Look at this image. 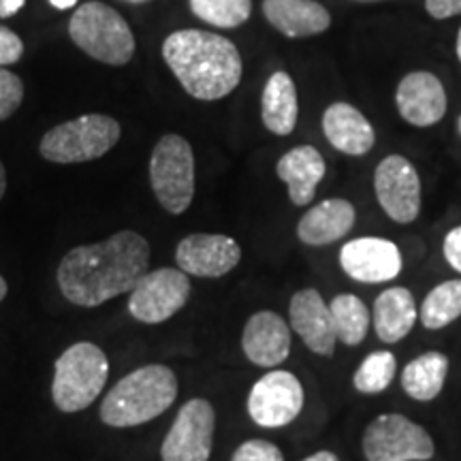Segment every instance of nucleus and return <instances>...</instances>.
I'll return each instance as SVG.
<instances>
[{"label": "nucleus", "instance_id": "aec40b11", "mask_svg": "<svg viewBox=\"0 0 461 461\" xmlns=\"http://www.w3.org/2000/svg\"><path fill=\"white\" fill-rule=\"evenodd\" d=\"M327 165L314 146H297L288 149L276 165V173L288 188V199L295 205L312 203L316 186L325 177Z\"/></svg>", "mask_w": 461, "mask_h": 461}, {"label": "nucleus", "instance_id": "7ed1b4c3", "mask_svg": "<svg viewBox=\"0 0 461 461\" xmlns=\"http://www.w3.org/2000/svg\"><path fill=\"white\" fill-rule=\"evenodd\" d=\"M177 397L171 367L152 363L120 380L101 403V420L109 428H135L157 419Z\"/></svg>", "mask_w": 461, "mask_h": 461}, {"label": "nucleus", "instance_id": "ddd939ff", "mask_svg": "<svg viewBox=\"0 0 461 461\" xmlns=\"http://www.w3.org/2000/svg\"><path fill=\"white\" fill-rule=\"evenodd\" d=\"M177 267L197 278H222L241 261V248L229 235L193 233L176 248Z\"/></svg>", "mask_w": 461, "mask_h": 461}, {"label": "nucleus", "instance_id": "9b49d317", "mask_svg": "<svg viewBox=\"0 0 461 461\" xmlns=\"http://www.w3.org/2000/svg\"><path fill=\"white\" fill-rule=\"evenodd\" d=\"M303 384L295 374L272 370L258 378L248 395V414L258 428L280 429L303 411Z\"/></svg>", "mask_w": 461, "mask_h": 461}, {"label": "nucleus", "instance_id": "473e14b6", "mask_svg": "<svg viewBox=\"0 0 461 461\" xmlns=\"http://www.w3.org/2000/svg\"><path fill=\"white\" fill-rule=\"evenodd\" d=\"M425 9L436 20L461 15V0H425Z\"/></svg>", "mask_w": 461, "mask_h": 461}, {"label": "nucleus", "instance_id": "a211bd4d", "mask_svg": "<svg viewBox=\"0 0 461 461\" xmlns=\"http://www.w3.org/2000/svg\"><path fill=\"white\" fill-rule=\"evenodd\" d=\"M322 131L331 146L348 157H366L376 143V132L366 115L342 101L325 109Z\"/></svg>", "mask_w": 461, "mask_h": 461}, {"label": "nucleus", "instance_id": "f704fd0d", "mask_svg": "<svg viewBox=\"0 0 461 461\" xmlns=\"http://www.w3.org/2000/svg\"><path fill=\"white\" fill-rule=\"evenodd\" d=\"M302 461H339V457H338L336 453H331V451H319V453L310 455V457H305Z\"/></svg>", "mask_w": 461, "mask_h": 461}, {"label": "nucleus", "instance_id": "20e7f679", "mask_svg": "<svg viewBox=\"0 0 461 461\" xmlns=\"http://www.w3.org/2000/svg\"><path fill=\"white\" fill-rule=\"evenodd\" d=\"M109 376V361L92 342H77L56 359L51 400L60 412H79L101 395Z\"/></svg>", "mask_w": 461, "mask_h": 461}, {"label": "nucleus", "instance_id": "f257e3e1", "mask_svg": "<svg viewBox=\"0 0 461 461\" xmlns=\"http://www.w3.org/2000/svg\"><path fill=\"white\" fill-rule=\"evenodd\" d=\"M149 265V244L135 230H118L99 244L68 250L58 267L62 295L82 308H96L131 293Z\"/></svg>", "mask_w": 461, "mask_h": 461}, {"label": "nucleus", "instance_id": "423d86ee", "mask_svg": "<svg viewBox=\"0 0 461 461\" xmlns=\"http://www.w3.org/2000/svg\"><path fill=\"white\" fill-rule=\"evenodd\" d=\"M120 140V124L112 115L88 113L58 124L43 135L39 152L50 163L73 165L96 160Z\"/></svg>", "mask_w": 461, "mask_h": 461}, {"label": "nucleus", "instance_id": "412c9836", "mask_svg": "<svg viewBox=\"0 0 461 461\" xmlns=\"http://www.w3.org/2000/svg\"><path fill=\"white\" fill-rule=\"evenodd\" d=\"M263 14L276 31L291 39L314 37L331 26V15L314 0H263Z\"/></svg>", "mask_w": 461, "mask_h": 461}, {"label": "nucleus", "instance_id": "a19ab883", "mask_svg": "<svg viewBox=\"0 0 461 461\" xmlns=\"http://www.w3.org/2000/svg\"><path fill=\"white\" fill-rule=\"evenodd\" d=\"M459 129H461V120H459Z\"/></svg>", "mask_w": 461, "mask_h": 461}, {"label": "nucleus", "instance_id": "9d476101", "mask_svg": "<svg viewBox=\"0 0 461 461\" xmlns=\"http://www.w3.org/2000/svg\"><path fill=\"white\" fill-rule=\"evenodd\" d=\"M216 411L203 397H193L177 411L167 431L160 459L163 461H210L214 447Z\"/></svg>", "mask_w": 461, "mask_h": 461}, {"label": "nucleus", "instance_id": "f3484780", "mask_svg": "<svg viewBox=\"0 0 461 461\" xmlns=\"http://www.w3.org/2000/svg\"><path fill=\"white\" fill-rule=\"evenodd\" d=\"M291 325L272 310H261L248 319L241 333L246 359L258 367H278L291 355Z\"/></svg>", "mask_w": 461, "mask_h": 461}, {"label": "nucleus", "instance_id": "f8f14e48", "mask_svg": "<svg viewBox=\"0 0 461 461\" xmlns=\"http://www.w3.org/2000/svg\"><path fill=\"white\" fill-rule=\"evenodd\" d=\"M374 190L383 212L393 222L411 224L420 214V180L414 165L400 154L380 160L374 173Z\"/></svg>", "mask_w": 461, "mask_h": 461}, {"label": "nucleus", "instance_id": "4c0bfd02", "mask_svg": "<svg viewBox=\"0 0 461 461\" xmlns=\"http://www.w3.org/2000/svg\"><path fill=\"white\" fill-rule=\"evenodd\" d=\"M7 291H9V288H7V282H5L3 276H0V302H3V299L7 297Z\"/></svg>", "mask_w": 461, "mask_h": 461}, {"label": "nucleus", "instance_id": "0eeeda50", "mask_svg": "<svg viewBox=\"0 0 461 461\" xmlns=\"http://www.w3.org/2000/svg\"><path fill=\"white\" fill-rule=\"evenodd\" d=\"M149 182L158 203L173 216L184 214L194 197V154L184 137H160L149 158Z\"/></svg>", "mask_w": 461, "mask_h": 461}, {"label": "nucleus", "instance_id": "72a5a7b5", "mask_svg": "<svg viewBox=\"0 0 461 461\" xmlns=\"http://www.w3.org/2000/svg\"><path fill=\"white\" fill-rule=\"evenodd\" d=\"M26 0H0V17H11L24 9Z\"/></svg>", "mask_w": 461, "mask_h": 461}, {"label": "nucleus", "instance_id": "393cba45", "mask_svg": "<svg viewBox=\"0 0 461 461\" xmlns=\"http://www.w3.org/2000/svg\"><path fill=\"white\" fill-rule=\"evenodd\" d=\"M338 342L346 346H359L372 327V314L366 302L350 293L336 295L330 303Z\"/></svg>", "mask_w": 461, "mask_h": 461}, {"label": "nucleus", "instance_id": "2eb2a0df", "mask_svg": "<svg viewBox=\"0 0 461 461\" xmlns=\"http://www.w3.org/2000/svg\"><path fill=\"white\" fill-rule=\"evenodd\" d=\"M288 325L314 355L333 357L338 344L330 303L316 288H302L288 303Z\"/></svg>", "mask_w": 461, "mask_h": 461}, {"label": "nucleus", "instance_id": "a878e982", "mask_svg": "<svg viewBox=\"0 0 461 461\" xmlns=\"http://www.w3.org/2000/svg\"><path fill=\"white\" fill-rule=\"evenodd\" d=\"M461 316V280H447L428 293L419 308L425 330H445Z\"/></svg>", "mask_w": 461, "mask_h": 461}, {"label": "nucleus", "instance_id": "b1692460", "mask_svg": "<svg viewBox=\"0 0 461 461\" xmlns=\"http://www.w3.org/2000/svg\"><path fill=\"white\" fill-rule=\"evenodd\" d=\"M448 374V357L438 350L419 355L403 367L402 389L417 402H431L445 389Z\"/></svg>", "mask_w": 461, "mask_h": 461}, {"label": "nucleus", "instance_id": "c9c22d12", "mask_svg": "<svg viewBox=\"0 0 461 461\" xmlns=\"http://www.w3.org/2000/svg\"><path fill=\"white\" fill-rule=\"evenodd\" d=\"M77 3H79V0H50L51 7H56V9H60V11L71 9V7H75V5H77Z\"/></svg>", "mask_w": 461, "mask_h": 461}, {"label": "nucleus", "instance_id": "2f4dec72", "mask_svg": "<svg viewBox=\"0 0 461 461\" xmlns=\"http://www.w3.org/2000/svg\"><path fill=\"white\" fill-rule=\"evenodd\" d=\"M447 263L451 265L455 272L461 274V227H455L447 233L445 244H442Z\"/></svg>", "mask_w": 461, "mask_h": 461}, {"label": "nucleus", "instance_id": "7c9ffc66", "mask_svg": "<svg viewBox=\"0 0 461 461\" xmlns=\"http://www.w3.org/2000/svg\"><path fill=\"white\" fill-rule=\"evenodd\" d=\"M24 54V43L11 28L0 24V67L15 65Z\"/></svg>", "mask_w": 461, "mask_h": 461}, {"label": "nucleus", "instance_id": "6e6552de", "mask_svg": "<svg viewBox=\"0 0 461 461\" xmlns=\"http://www.w3.org/2000/svg\"><path fill=\"white\" fill-rule=\"evenodd\" d=\"M361 447L367 461H428L436 455L429 431L397 412L378 414L363 431Z\"/></svg>", "mask_w": 461, "mask_h": 461}, {"label": "nucleus", "instance_id": "dca6fc26", "mask_svg": "<svg viewBox=\"0 0 461 461\" xmlns=\"http://www.w3.org/2000/svg\"><path fill=\"white\" fill-rule=\"evenodd\" d=\"M397 112L412 126H434L447 113V90L434 73L412 71L395 92Z\"/></svg>", "mask_w": 461, "mask_h": 461}, {"label": "nucleus", "instance_id": "c85d7f7f", "mask_svg": "<svg viewBox=\"0 0 461 461\" xmlns=\"http://www.w3.org/2000/svg\"><path fill=\"white\" fill-rule=\"evenodd\" d=\"M24 99V84L15 73L0 67V122L14 115Z\"/></svg>", "mask_w": 461, "mask_h": 461}, {"label": "nucleus", "instance_id": "5701e85b", "mask_svg": "<svg viewBox=\"0 0 461 461\" xmlns=\"http://www.w3.org/2000/svg\"><path fill=\"white\" fill-rule=\"evenodd\" d=\"M299 103L293 77L285 71H276L265 84L261 96V118L265 129L274 135H291L297 126Z\"/></svg>", "mask_w": 461, "mask_h": 461}, {"label": "nucleus", "instance_id": "ea45409f", "mask_svg": "<svg viewBox=\"0 0 461 461\" xmlns=\"http://www.w3.org/2000/svg\"><path fill=\"white\" fill-rule=\"evenodd\" d=\"M122 3H131V5H143V3H149V0H122Z\"/></svg>", "mask_w": 461, "mask_h": 461}, {"label": "nucleus", "instance_id": "bb28decb", "mask_svg": "<svg viewBox=\"0 0 461 461\" xmlns=\"http://www.w3.org/2000/svg\"><path fill=\"white\" fill-rule=\"evenodd\" d=\"M397 374V359L389 350H376L370 353L366 359L361 361V366L357 367L353 384L359 393L366 395H376L383 393L384 389H389V384L393 383Z\"/></svg>", "mask_w": 461, "mask_h": 461}, {"label": "nucleus", "instance_id": "cd10ccee", "mask_svg": "<svg viewBox=\"0 0 461 461\" xmlns=\"http://www.w3.org/2000/svg\"><path fill=\"white\" fill-rule=\"evenodd\" d=\"M190 11L216 28H238L252 14V0H188Z\"/></svg>", "mask_w": 461, "mask_h": 461}, {"label": "nucleus", "instance_id": "6ab92c4d", "mask_svg": "<svg viewBox=\"0 0 461 461\" xmlns=\"http://www.w3.org/2000/svg\"><path fill=\"white\" fill-rule=\"evenodd\" d=\"M355 205L346 199H325L310 207L297 224V238L305 246H327L346 238L355 227Z\"/></svg>", "mask_w": 461, "mask_h": 461}, {"label": "nucleus", "instance_id": "39448f33", "mask_svg": "<svg viewBox=\"0 0 461 461\" xmlns=\"http://www.w3.org/2000/svg\"><path fill=\"white\" fill-rule=\"evenodd\" d=\"M68 34L84 54L112 67H122L135 54V37L118 11L99 0H90L75 11Z\"/></svg>", "mask_w": 461, "mask_h": 461}, {"label": "nucleus", "instance_id": "c756f323", "mask_svg": "<svg viewBox=\"0 0 461 461\" xmlns=\"http://www.w3.org/2000/svg\"><path fill=\"white\" fill-rule=\"evenodd\" d=\"M230 461H285V455H282V451L274 442L255 438V440L241 442L235 448Z\"/></svg>", "mask_w": 461, "mask_h": 461}, {"label": "nucleus", "instance_id": "4be33fe9", "mask_svg": "<svg viewBox=\"0 0 461 461\" xmlns=\"http://www.w3.org/2000/svg\"><path fill=\"white\" fill-rule=\"evenodd\" d=\"M419 308L406 286H391L374 302L372 322L380 342L397 344L414 330Z\"/></svg>", "mask_w": 461, "mask_h": 461}, {"label": "nucleus", "instance_id": "f03ea898", "mask_svg": "<svg viewBox=\"0 0 461 461\" xmlns=\"http://www.w3.org/2000/svg\"><path fill=\"white\" fill-rule=\"evenodd\" d=\"M163 58L182 88L199 101H218L241 82V56L227 37L205 31L171 32L163 43Z\"/></svg>", "mask_w": 461, "mask_h": 461}, {"label": "nucleus", "instance_id": "e433bc0d", "mask_svg": "<svg viewBox=\"0 0 461 461\" xmlns=\"http://www.w3.org/2000/svg\"><path fill=\"white\" fill-rule=\"evenodd\" d=\"M5 190H7V173H5V167L0 163V199L5 197Z\"/></svg>", "mask_w": 461, "mask_h": 461}, {"label": "nucleus", "instance_id": "4468645a", "mask_svg": "<svg viewBox=\"0 0 461 461\" xmlns=\"http://www.w3.org/2000/svg\"><path fill=\"white\" fill-rule=\"evenodd\" d=\"M339 265L348 278L363 285H383L400 276L402 252L393 241L383 238H359L346 241L339 250Z\"/></svg>", "mask_w": 461, "mask_h": 461}, {"label": "nucleus", "instance_id": "1a4fd4ad", "mask_svg": "<svg viewBox=\"0 0 461 461\" xmlns=\"http://www.w3.org/2000/svg\"><path fill=\"white\" fill-rule=\"evenodd\" d=\"M190 299V280L180 267L146 272L132 286L129 312L146 325H160L177 314Z\"/></svg>", "mask_w": 461, "mask_h": 461}, {"label": "nucleus", "instance_id": "58836bf2", "mask_svg": "<svg viewBox=\"0 0 461 461\" xmlns=\"http://www.w3.org/2000/svg\"><path fill=\"white\" fill-rule=\"evenodd\" d=\"M457 58L461 62V28H459V34H457Z\"/></svg>", "mask_w": 461, "mask_h": 461}]
</instances>
